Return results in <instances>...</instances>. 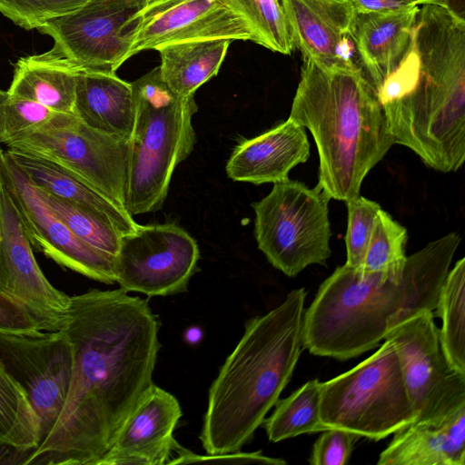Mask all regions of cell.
<instances>
[{
  "mask_svg": "<svg viewBox=\"0 0 465 465\" xmlns=\"http://www.w3.org/2000/svg\"><path fill=\"white\" fill-rule=\"evenodd\" d=\"M160 321L122 288L71 296L63 331L74 348L64 407L24 465H98L154 385Z\"/></svg>",
  "mask_w": 465,
  "mask_h": 465,
  "instance_id": "obj_1",
  "label": "cell"
},
{
  "mask_svg": "<svg viewBox=\"0 0 465 465\" xmlns=\"http://www.w3.org/2000/svg\"><path fill=\"white\" fill-rule=\"evenodd\" d=\"M394 143L430 168L465 160V21L449 5H420L399 65L376 87Z\"/></svg>",
  "mask_w": 465,
  "mask_h": 465,
  "instance_id": "obj_2",
  "label": "cell"
},
{
  "mask_svg": "<svg viewBox=\"0 0 465 465\" xmlns=\"http://www.w3.org/2000/svg\"><path fill=\"white\" fill-rule=\"evenodd\" d=\"M460 242L459 233L451 232L383 272L338 267L304 311L303 348L346 361L377 347L409 318L434 312Z\"/></svg>",
  "mask_w": 465,
  "mask_h": 465,
  "instance_id": "obj_3",
  "label": "cell"
},
{
  "mask_svg": "<svg viewBox=\"0 0 465 465\" xmlns=\"http://www.w3.org/2000/svg\"><path fill=\"white\" fill-rule=\"evenodd\" d=\"M306 294L293 289L280 305L245 323L209 389L199 437L207 454L240 451L279 400L303 348Z\"/></svg>",
  "mask_w": 465,
  "mask_h": 465,
  "instance_id": "obj_4",
  "label": "cell"
},
{
  "mask_svg": "<svg viewBox=\"0 0 465 465\" xmlns=\"http://www.w3.org/2000/svg\"><path fill=\"white\" fill-rule=\"evenodd\" d=\"M312 133L317 185L331 199L360 195L367 173L394 144L374 87L361 66H323L303 58L290 116Z\"/></svg>",
  "mask_w": 465,
  "mask_h": 465,
  "instance_id": "obj_5",
  "label": "cell"
},
{
  "mask_svg": "<svg viewBox=\"0 0 465 465\" xmlns=\"http://www.w3.org/2000/svg\"><path fill=\"white\" fill-rule=\"evenodd\" d=\"M135 121L124 207L133 215L162 208L174 169L193 152L194 95L174 94L155 67L132 83Z\"/></svg>",
  "mask_w": 465,
  "mask_h": 465,
  "instance_id": "obj_6",
  "label": "cell"
},
{
  "mask_svg": "<svg viewBox=\"0 0 465 465\" xmlns=\"http://www.w3.org/2000/svg\"><path fill=\"white\" fill-rule=\"evenodd\" d=\"M384 341L371 356L322 382L320 417L328 429L379 440L416 420L397 352Z\"/></svg>",
  "mask_w": 465,
  "mask_h": 465,
  "instance_id": "obj_7",
  "label": "cell"
},
{
  "mask_svg": "<svg viewBox=\"0 0 465 465\" xmlns=\"http://www.w3.org/2000/svg\"><path fill=\"white\" fill-rule=\"evenodd\" d=\"M330 200L320 186L288 179L274 183L267 196L252 203L258 248L274 268L294 277L309 265L326 266Z\"/></svg>",
  "mask_w": 465,
  "mask_h": 465,
  "instance_id": "obj_8",
  "label": "cell"
},
{
  "mask_svg": "<svg viewBox=\"0 0 465 465\" xmlns=\"http://www.w3.org/2000/svg\"><path fill=\"white\" fill-rule=\"evenodd\" d=\"M4 144L61 164L124 207L130 142L93 129L74 114H63L55 122Z\"/></svg>",
  "mask_w": 465,
  "mask_h": 465,
  "instance_id": "obj_9",
  "label": "cell"
},
{
  "mask_svg": "<svg viewBox=\"0 0 465 465\" xmlns=\"http://www.w3.org/2000/svg\"><path fill=\"white\" fill-rule=\"evenodd\" d=\"M432 312L409 318L385 338L397 352L415 421L441 420L465 407V373L448 361Z\"/></svg>",
  "mask_w": 465,
  "mask_h": 465,
  "instance_id": "obj_10",
  "label": "cell"
},
{
  "mask_svg": "<svg viewBox=\"0 0 465 465\" xmlns=\"http://www.w3.org/2000/svg\"><path fill=\"white\" fill-rule=\"evenodd\" d=\"M196 241L175 223L140 225L122 235L115 282L125 292L169 296L187 290L198 271Z\"/></svg>",
  "mask_w": 465,
  "mask_h": 465,
  "instance_id": "obj_11",
  "label": "cell"
},
{
  "mask_svg": "<svg viewBox=\"0 0 465 465\" xmlns=\"http://www.w3.org/2000/svg\"><path fill=\"white\" fill-rule=\"evenodd\" d=\"M0 362L25 391L39 420L41 443L69 391L74 364L70 339L63 330L0 331Z\"/></svg>",
  "mask_w": 465,
  "mask_h": 465,
  "instance_id": "obj_12",
  "label": "cell"
},
{
  "mask_svg": "<svg viewBox=\"0 0 465 465\" xmlns=\"http://www.w3.org/2000/svg\"><path fill=\"white\" fill-rule=\"evenodd\" d=\"M122 35L129 44L128 58L172 43L252 39L246 22L226 0H143Z\"/></svg>",
  "mask_w": 465,
  "mask_h": 465,
  "instance_id": "obj_13",
  "label": "cell"
},
{
  "mask_svg": "<svg viewBox=\"0 0 465 465\" xmlns=\"http://www.w3.org/2000/svg\"><path fill=\"white\" fill-rule=\"evenodd\" d=\"M1 180L8 190L32 243L56 263L92 280L115 282L116 256L76 236L54 213L40 190L3 151Z\"/></svg>",
  "mask_w": 465,
  "mask_h": 465,
  "instance_id": "obj_14",
  "label": "cell"
},
{
  "mask_svg": "<svg viewBox=\"0 0 465 465\" xmlns=\"http://www.w3.org/2000/svg\"><path fill=\"white\" fill-rule=\"evenodd\" d=\"M143 0H90L36 28L54 40L50 51L84 68L115 71L128 59L122 35L125 22Z\"/></svg>",
  "mask_w": 465,
  "mask_h": 465,
  "instance_id": "obj_15",
  "label": "cell"
},
{
  "mask_svg": "<svg viewBox=\"0 0 465 465\" xmlns=\"http://www.w3.org/2000/svg\"><path fill=\"white\" fill-rule=\"evenodd\" d=\"M0 288L27 306L45 331L64 328L71 296L56 289L39 267L18 211L2 180Z\"/></svg>",
  "mask_w": 465,
  "mask_h": 465,
  "instance_id": "obj_16",
  "label": "cell"
},
{
  "mask_svg": "<svg viewBox=\"0 0 465 465\" xmlns=\"http://www.w3.org/2000/svg\"><path fill=\"white\" fill-rule=\"evenodd\" d=\"M181 416L178 400L154 384L98 465L168 464L181 447L173 438Z\"/></svg>",
  "mask_w": 465,
  "mask_h": 465,
  "instance_id": "obj_17",
  "label": "cell"
},
{
  "mask_svg": "<svg viewBox=\"0 0 465 465\" xmlns=\"http://www.w3.org/2000/svg\"><path fill=\"white\" fill-rule=\"evenodd\" d=\"M309 156L304 127L288 118L254 138L242 141L227 162L226 173L237 182L274 183L287 181L290 171Z\"/></svg>",
  "mask_w": 465,
  "mask_h": 465,
  "instance_id": "obj_18",
  "label": "cell"
},
{
  "mask_svg": "<svg viewBox=\"0 0 465 465\" xmlns=\"http://www.w3.org/2000/svg\"><path fill=\"white\" fill-rule=\"evenodd\" d=\"M292 42L303 58L326 66L341 65L337 44L352 35L357 12L351 0H282Z\"/></svg>",
  "mask_w": 465,
  "mask_h": 465,
  "instance_id": "obj_19",
  "label": "cell"
},
{
  "mask_svg": "<svg viewBox=\"0 0 465 465\" xmlns=\"http://www.w3.org/2000/svg\"><path fill=\"white\" fill-rule=\"evenodd\" d=\"M379 465H465V407L438 421H413L393 433Z\"/></svg>",
  "mask_w": 465,
  "mask_h": 465,
  "instance_id": "obj_20",
  "label": "cell"
},
{
  "mask_svg": "<svg viewBox=\"0 0 465 465\" xmlns=\"http://www.w3.org/2000/svg\"><path fill=\"white\" fill-rule=\"evenodd\" d=\"M74 114L93 129L130 142L135 121L132 83L114 72L80 67Z\"/></svg>",
  "mask_w": 465,
  "mask_h": 465,
  "instance_id": "obj_21",
  "label": "cell"
},
{
  "mask_svg": "<svg viewBox=\"0 0 465 465\" xmlns=\"http://www.w3.org/2000/svg\"><path fill=\"white\" fill-rule=\"evenodd\" d=\"M419 7L357 15L352 37L361 67L373 87L399 65L407 53Z\"/></svg>",
  "mask_w": 465,
  "mask_h": 465,
  "instance_id": "obj_22",
  "label": "cell"
},
{
  "mask_svg": "<svg viewBox=\"0 0 465 465\" xmlns=\"http://www.w3.org/2000/svg\"><path fill=\"white\" fill-rule=\"evenodd\" d=\"M5 153L41 191L101 215L113 223L122 235L134 233L138 229L139 224L123 205L61 164L20 150L8 148Z\"/></svg>",
  "mask_w": 465,
  "mask_h": 465,
  "instance_id": "obj_23",
  "label": "cell"
},
{
  "mask_svg": "<svg viewBox=\"0 0 465 465\" xmlns=\"http://www.w3.org/2000/svg\"><path fill=\"white\" fill-rule=\"evenodd\" d=\"M80 67L50 50L21 57L15 65L8 95L36 102L57 113L74 114Z\"/></svg>",
  "mask_w": 465,
  "mask_h": 465,
  "instance_id": "obj_24",
  "label": "cell"
},
{
  "mask_svg": "<svg viewBox=\"0 0 465 465\" xmlns=\"http://www.w3.org/2000/svg\"><path fill=\"white\" fill-rule=\"evenodd\" d=\"M232 41L193 40L157 47L162 79L174 94L194 95L201 85L218 74Z\"/></svg>",
  "mask_w": 465,
  "mask_h": 465,
  "instance_id": "obj_25",
  "label": "cell"
},
{
  "mask_svg": "<svg viewBox=\"0 0 465 465\" xmlns=\"http://www.w3.org/2000/svg\"><path fill=\"white\" fill-rule=\"evenodd\" d=\"M39 443V420L29 398L0 362V458L5 450L11 459L24 458V462Z\"/></svg>",
  "mask_w": 465,
  "mask_h": 465,
  "instance_id": "obj_26",
  "label": "cell"
},
{
  "mask_svg": "<svg viewBox=\"0 0 465 465\" xmlns=\"http://www.w3.org/2000/svg\"><path fill=\"white\" fill-rule=\"evenodd\" d=\"M321 387L318 379L310 380L288 397L277 401L273 412L262 422L270 441L328 429L320 417Z\"/></svg>",
  "mask_w": 465,
  "mask_h": 465,
  "instance_id": "obj_27",
  "label": "cell"
},
{
  "mask_svg": "<svg viewBox=\"0 0 465 465\" xmlns=\"http://www.w3.org/2000/svg\"><path fill=\"white\" fill-rule=\"evenodd\" d=\"M435 311L441 319L439 332L444 353L457 371L465 373V258L449 270Z\"/></svg>",
  "mask_w": 465,
  "mask_h": 465,
  "instance_id": "obj_28",
  "label": "cell"
},
{
  "mask_svg": "<svg viewBox=\"0 0 465 465\" xmlns=\"http://www.w3.org/2000/svg\"><path fill=\"white\" fill-rule=\"evenodd\" d=\"M248 25L252 41L282 54L294 50L282 0H226Z\"/></svg>",
  "mask_w": 465,
  "mask_h": 465,
  "instance_id": "obj_29",
  "label": "cell"
},
{
  "mask_svg": "<svg viewBox=\"0 0 465 465\" xmlns=\"http://www.w3.org/2000/svg\"><path fill=\"white\" fill-rule=\"evenodd\" d=\"M40 192L55 215L76 236L99 250L117 255L122 234L113 223L86 208Z\"/></svg>",
  "mask_w": 465,
  "mask_h": 465,
  "instance_id": "obj_30",
  "label": "cell"
},
{
  "mask_svg": "<svg viewBox=\"0 0 465 465\" xmlns=\"http://www.w3.org/2000/svg\"><path fill=\"white\" fill-rule=\"evenodd\" d=\"M407 230L381 208L377 213L361 271L383 272L401 266L405 259Z\"/></svg>",
  "mask_w": 465,
  "mask_h": 465,
  "instance_id": "obj_31",
  "label": "cell"
},
{
  "mask_svg": "<svg viewBox=\"0 0 465 465\" xmlns=\"http://www.w3.org/2000/svg\"><path fill=\"white\" fill-rule=\"evenodd\" d=\"M348 223L345 235L347 260L345 264L361 269L372 232L374 220L381 206L376 202L359 195L346 202Z\"/></svg>",
  "mask_w": 465,
  "mask_h": 465,
  "instance_id": "obj_32",
  "label": "cell"
},
{
  "mask_svg": "<svg viewBox=\"0 0 465 465\" xmlns=\"http://www.w3.org/2000/svg\"><path fill=\"white\" fill-rule=\"evenodd\" d=\"M90 0H0V13L16 25L36 29L45 22L74 11Z\"/></svg>",
  "mask_w": 465,
  "mask_h": 465,
  "instance_id": "obj_33",
  "label": "cell"
},
{
  "mask_svg": "<svg viewBox=\"0 0 465 465\" xmlns=\"http://www.w3.org/2000/svg\"><path fill=\"white\" fill-rule=\"evenodd\" d=\"M62 114L36 102L8 95L3 143L16 135L52 124Z\"/></svg>",
  "mask_w": 465,
  "mask_h": 465,
  "instance_id": "obj_34",
  "label": "cell"
},
{
  "mask_svg": "<svg viewBox=\"0 0 465 465\" xmlns=\"http://www.w3.org/2000/svg\"><path fill=\"white\" fill-rule=\"evenodd\" d=\"M359 438L345 430L327 429L314 442L309 462L312 465H344Z\"/></svg>",
  "mask_w": 465,
  "mask_h": 465,
  "instance_id": "obj_35",
  "label": "cell"
},
{
  "mask_svg": "<svg viewBox=\"0 0 465 465\" xmlns=\"http://www.w3.org/2000/svg\"><path fill=\"white\" fill-rule=\"evenodd\" d=\"M45 331L42 322L18 299L0 288V331Z\"/></svg>",
  "mask_w": 465,
  "mask_h": 465,
  "instance_id": "obj_36",
  "label": "cell"
},
{
  "mask_svg": "<svg viewBox=\"0 0 465 465\" xmlns=\"http://www.w3.org/2000/svg\"><path fill=\"white\" fill-rule=\"evenodd\" d=\"M176 454L177 456L173 457V460L168 464L191 463L198 461H226L241 463L255 462L271 465L286 464L285 460L278 458H271L264 456L261 451L242 452L240 450L237 452L217 455H198L181 446Z\"/></svg>",
  "mask_w": 465,
  "mask_h": 465,
  "instance_id": "obj_37",
  "label": "cell"
},
{
  "mask_svg": "<svg viewBox=\"0 0 465 465\" xmlns=\"http://www.w3.org/2000/svg\"><path fill=\"white\" fill-rule=\"evenodd\" d=\"M357 14L401 10L419 5L414 0H351Z\"/></svg>",
  "mask_w": 465,
  "mask_h": 465,
  "instance_id": "obj_38",
  "label": "cell"
},
{
  "mask_svg": "<svg viewBox=\"0 0 465 465\" xmlns=\"http://www.w3.org/2000/svg\"><path fill=\"white\" fill-rule=\"evenodd\" d=\"M8 99L7 91L0 89V143H3L5 134V104Z\"/></svg>",
  "mask_w": 465,
  "mask_h": 465,
  "instance_id": "obj_39",
  "label": "cell"
},
{
  "mask_svg": "<svg viewBox=\"0 0 465 465\" xmlns=\"http://www.w3.org/2000/svg\"><path fill=\"white\" fill-rule=\"evenodd\" d=\"M203 332L198 327H191L184 333V339L189 343H195L201 340Z\"/></svg>",
  "mask_w": 465,
  "mask_h": 465,
  "instance_id": "obj_40",
  "label": "cell"
},
{
  "mask_svg": "<svg viewBox=\"0 0 465 465\" xmlns=\"http://www.w3.org/2000/svg\"><path fill=\"white\" fill-rule=\"evenodd\" d=\"M419 5L424 4H442L449 5V0H414Z\"/></svg>",
  "mask_w": 465,
  "mask_h": 465,
  "instance_id": "obj_41",
  "label": "cell"
},
{
  "mask_svg": "<svg viewBox=\"0 0 465 465\" xmlns=\"http://www.w3.org/2000/svg\"><path fill=\"white\" fill-rule=\"evenodd\" d=\"M2 153H3V150L1 149V146H0V163H1ZM0 187H1V173H0Z\"/></svg>",
  "mask_w": 465,
  "mask_h": 465,
  "instance_id": "obj_42",
  "label": "cell"
}]
</instances>
